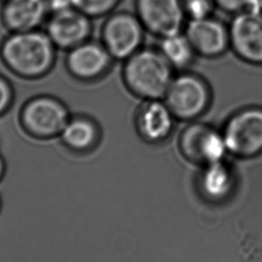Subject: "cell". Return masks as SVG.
Wrapping results in <instances>:
<instances>
[{
  "mask_svg": "<svg viewBox=\"0 0 262 262\" xmlns=\"http://www.w3.org/2000/svg\"><path fill=\"white\" fill-rule=\"evenodd\" d=\"M56 49L46 32H15L2 41L0 57L12 73L26 79H37L52 70Z\"/></svg>",
  "mask_w": 262,
  "mask_h": 262,
  "instance_id": "obj_1",
  "label": "cell"
},
{
  "mask_svg": "<svg viewBox=\"0 0 262 262\" xmlns=\"http://www.w3.org/2000/svg\"><path fill=\"white\" fill-rule=\"evenodd\" d=\"M173 68L160 51L140 49L125 60L122 77L127 89L143 100L164 99L173 79Z\"/></svg>",
  "mask_w": 262,
  "mask_h": 262,
  "instance_id": "obj_2",
  "label": "cell"
},
{
  "mask_svg": "<svg viewBox=\"0 0 262 262\" xmlns=\"http://www.w3.org/2000/svg\"><path fill=\"white\" fill-rule=\"evenodd\" d=\"M70 118L67 106L50 95H39L30 99L20 113L24 130L38 139L59 137Z\"/></svg>",
  "mask_w": 262,
  "mask_h": 262,
  "instance_id": "obj_3",
  "label": "cell"
},
{
  "mask_svg": "<svg viewBox=\"0 0 262 262\" xmlns=\"http://www.w3.org/2000/svg\"><path fill=\"white\" fill-rule=\"evenodd\" d=\"M210 99V90L202 78L192 74H182L173 77L164 101L175 119L192 120L207 111Z\"/></svg>",
  "mask_w": 262,
  "mask_h": 262,
  "instance_id": "obj_4",
  "label": "cell"
},
{
  "mask_svg": "<svg viewBox=\"0 0 262 262\" xmlns=\"http://www.w3.org/2000/svg\"><path fill=\"white\" fill-rule=\"evenodd\" d=\"M226 148L235 157L250 158L262 153V109L251 107L234 113L222 131Z\"/></svg>",
  "mask_w": 262,
  "mask_h": 262,
  "instance_id": "obj_5",
  "label": "cell"
},
{
  "mask_svg": "<svg viewBox=\"0 0 262 262\" xmlns=\"http://www.w3.org/2000/svg\"><path fill=\"white\" fill-rule=\"evenodd\" d=\"M145 27L138 15L119 12L110 15L102 29V43L113 59L126 60L141 49Z\"/></svg>",
  "mask_w": 262,
  "mask_h": 262,
  "instance_id": "obj_6",
  "label": "cell"
},
{
  "mask_svg": "<svg viewBox=\"0 0 262 262\" xmlns=\"http://www.w3.org/2000/svg\"><path fill=\"white\" fill-rule=\"evenodd\" d=\"M179 146L187 160L204 166L222 161L227 151L222 132L203 123H192L186 127L180 137Z\"/></svg>",
  "mask_w": 262,
  "mask_h": 262,
  "instance_id": "obj_7",
  "label": "cell"
},
{
  "mask_svg": "<svg viewBox=\"0 0 262 262\" xmlns=\"http://www.w3.org/2000/svg\"><path fill=\"white\" fill-rule=\"evenodd\" d=\"M230 46L244 61L262 65V12L257 8L237 13L229 26Z\"/></svg>",
  "mask_w": 262,
  "mask_h": 262,
  "instance_id": "obj_8",
  "label": "cell"
},
{
  "mask_svg": "<svg viewBox=\"0 0 262 262\" xmlns=\"http://www.w3.org/2000/svg\"><path fill=\"white\" fill-rule=\"evenodd\" d=\"M136 10L154 35L164 38L182 33L186 14L181 0H136Z\"/></svg>",
  "mask_w": 262,
  "mask_h": 262,
  "instance_id": "obj_9",
  "label": "cell"
},
{
  "mask_svg": "<svg viewBox=\"0 0 262 262\" xmlns=\"http://www.w3.org/2000/svg\"><path fill=\"white\" fill-rule=\"evenodd\" d=\"M91 18L75 8L52 13L48 19L46 33L57 49L70 51L84 43L91 35Z\"/></svg>",
  "mask_w": 262,
  "mask_h": 262,
  "instance_id": "obj_10",
  "label": "cell"
},
{
  "mask_svg": "<svg viewBox=\"0 0 262 262\" xmlns=\"http://www.w3.org/2000/svg\"><path fill=\"white\" fill-rule=\"evenodd\" d=\"M113 59L103 44L88 40L69 51L66 66L75 78L92 81L102 77L110 70Z\"/></svg>",
  "mask_w": 262,
  "mask_h": 262,
  "instance_id": "obj_11",
  "label": "cell"
},
{
  "mask_svg": "<svg viewBox=\"0 0 262 262\" xmlns=\"http://www.w3.org/2000/svg\"><path fill=\"white\" fill-rule=\"evenodd\" d=\"M184 33L196 54L206 58L219 57L230 46L229 28L211 15L190 19Z\"/></svg>",
  "mask_w": 262,
  "mask_h": 262,
  "instance_id": "obj_12",
  "label": "cell"
},
{
  "mask_svg": "<svg viewBox=\"0 0 262 262\" xmlns=\"http://www.w3.org/2000/svg\"><path fill=\"white\" fill-rule=\"evenodd\" d=\"M175 117L162 99L145 100L136 113L135 125L146 142L159 143L171 135Z\"/></svg>",
  "mask_w": 262,
  "mask_h": 262,
  "instance_id": "obj_13",
  "label": "cell"
},
{
  "mask_svg": "<svg viewBox=\"0 0 262 262\" xmlns=\"http://www.w3.org/2000/svg\"><path fill=\"white\" fill-rule=\"evenodd\" d=\"M48 0H6L1 21L11 33L39 28L50 14Z\"/></svg>",
  "mask_w": 262,
  "mask_h": 262,
  "instance_id": "obj_14",
  "label": "cell"
},
{
  "mask_svg": "<svg viewBox=\"0 0 262 262\" xmlns=\"http://www.w3.org/2000/svg\"><path fill=\"white\" fill-rule=\"evenodd\" d=\"M59 138L67 148L77 153H85L98 144L100 130L97 124L88 117H71Z\"/></svg>",
  "mask_w": 262,
  "mask_h": 262,
  "instance_id": "obj_15",
  "label": "cell"
},
{
  "mask_svg": "<svg viewBox=\"0 0 262 262\" xmlns=\"http://www.w3.org/2000/svg\"><path fill=\"white\" fill-rule=\"evenodd\" d=\"M233 173L222 161L205 166L200 181L202 192L213 201L225 200L233 189Z\"/></svg>",
  "mask_w": 262,
  "mask_h": 262,
  "instance_id": "obj_16",
  "label": "cell"
},
{
  "mask_svg": "<svg viewBox=\"0 0 262 262\" xmlns=\"http://www.w3.org/2000/svg\"><path fill=\"white\" fill-rule=\"evenodd\" d=\"M173 69H185L189 67L196 54L185 33H177L162 38L160 50Z\"/></svg>",
  "mask_w": 262,
  "mask_h": 262,
  "instance_id": "obj_17",
  "label": "cell"
},
{
  "mask_svg": "<svg viewBox=\"0 0 262 262\" xmlns=\"http://www.w3.org/2000/svg\"><path fill=\"white\" fill-rule=\"evenodd\" d=\"M120 0H73V8L90 18L111 14Z\"/></svg>",
  "mask_w": 262,
  "mask_h": 262,
  "instance_id": "obj_18",
  "label": "cell"
},
{
  "mask_svg": "<svg viewBox=\"0 0 262 262\" xmlns=\"http://www.w3.org/2000/svg\"><path fill=\"white\" fill-rule=\"evenodd\" d=\"M186 16L190 19L210 16L215 8V0H181Z\"/></svg>",
  "mask_w": 262,
  "mask_h": 262,
  "instance_id": "obj_19",
  "label": "cell"
},
{
  "mask_svg": "<svg viewBox=\"0 0 262 262\" xmlns=\"http://www.w3.org/2000/svg\"><path fill=\"white\" fill-rule=\"evenodd\" d=\"M215 2L219 8L234 15L250 8H257L256 0H215Z\"/></svg>",
  "mask_w": 262,
  "mask_h": 262,
  "instance_id": "obj_20",
  "label": "cell"
},
{
  "mask_svg": "<svg viewBox=\"0 0 262 262\" xmlns=\"http://www.w3.org/2000/svg\"><path fill=\"white\" fill-rule=\"evenodd\" d=\"M14 101V90L10 82L0 75V116L7 113Z\"/></svg>",
  "mask_w": 262,
  "mask_h": 262,
  "instance_id": "obj_21",
  "label": "cell"
},
{
  "mask_svg": "<svg viewBox=\"0 0 262 262\" xmlns=\"http://www.w3.org/2000/svg\"><path fill=\"white\" fill-rule=\"evenodd\" d=\"M48 4L51 14L74 8L73 0H48Z\"/></svg>",
  "mask_w": 262,
  "mask_h": 262,
  "instance_id": "obj_22",
  "label": "cell"
},
{
  "mask_svg": "<svg viewBox=\"0 0 262 262\" xmlns=\"http://www.w3.org/2000/svg\"><path fill=\"white\" fill-rule=\"evenodd\" d=\"M6 172V163L4 158L0 156V182L3 180Z\"/></svg>",
  "mask_w": 262,
  "mask_h": 262,
  "instance_id": "obj_23",
  "label": "cell"
},
{
  "mask_svg": "<svg viewBox=\"0 0 262 262\" xmlns=\"http://www.w3.org/2000/svg\"><path fill=\"white\" fill-rule=\"evenodd\" d=\"M257 3V8L262 12V0H256Z\"/></svg>",
  "mask_w": 262,
  "mask_h": 262,
  "instance_id": "obj_24",
  "label": "cell"
},
{
  "mask_svg": "<svg viewBox=\"0 0 262 262\" xmlns=\"http://www.w3.org/2000/svg\"><path fill=\"white\" fill-rule=\"evenodd\" d=\"M1 207H2V202H1V199H0V210H1Z\"/></svg>",
  "mask_w": 262,
  "mask_h": 262,
  "instance_id": "obj_25",
  "label": "cell"
}]
</instances>
